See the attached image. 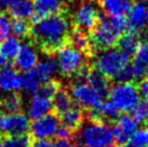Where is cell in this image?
I'll return each mask as SVG.
<instances>
[{
	"label": "cell",
	"mask_w": 148,
	"mask_h": 147,
	"mask_svg": "<svg viewBox=\"0 0 148 147\" xmlns=\"http://www.w3.org/2000/svg\"><path fill=\"white\" fill-rule=\"evenodd\" d=\"M30 33L35 41L48 52H53L65 45L70 34V24L64 15L54 14L33 23Z\"/></svg>",
	"instance_id": "cell-1"
},
{
	"label": "cell",
	"mask_w": 148,
	"mask_h": 147,
	"mask_svg": "<svg viewBox=\"0 0 148 147\" xmlns=\"http://www.w3.org/2000/svg\"><path fill=\"white\" fill-rule=\"evenodd\" d=\"M79 128V142L86 146L110 147L115 143L112 128L103 121H90Z\"/></svg>",
	"instance_id": "cell-2"
},
{
	"label": "cell",
	"mask_w": 148,
	"mask_h": 147,
	"mask_svg": "<svg viewBox=\"0 0 148 147\" xmlns=\"http://www.w3.org/2000/svg\"><path fill=\"white\" fill-rule=\"evenodd\" d=\"M130 63V56L118 48L105 49L95 60V69L107 78H114Z\"/></svg>",
	"instance_id": "cell-3"
},
{
	"label": "cell",
	"mask_w": 148,
	"mask_h": 147,
	"mask_svg": "<svg viewBox=\"0 0 148 147\" xmlns=\"http://www.w3.org/2000/svg\"><path fill=\"white\" fill-rule=\"evenodd\" d=\"M58 68L64 76H71L80 73L86 65L84 52L74 48L73 45H61L56 50Z\"/></svg>",
	"instance_id": "cell-4"
},
{
	"label": "cell",
	"mask_w": 148,
	"mask_h": 147,
	"mask_svg": "<svg viewBox=\"0 0 148 147\" xmlns=\"http://www.w3.org/2000/svg\"><path fill=\"white\" fill-rule=\"evenodd\" d=\"M110 101L122 113H131L140 101L137 87L132 82H117L109 89Z\"/></svg>",
	"instance_id": "cell-5"
},
{
	"label": "cell",
	"mask_w": 148,
	"mask_h": 147,
	"mask_svg": "<svg viewBox=\"0 0 148 147\" xmlns=\"http://www.w3.org/2000/svg\"><path fill=\"white\" fill-rule=\"evenodd\" d=\"M99 15L97 5L93 0H82L75 9L73 21L78 29L90 32L99 23Z\"/></svg>",
	"instance_id": "cell-6"
},
{
	"label": "cell",
	"mask_w": 148,
	"mask_h": 147,
	"mask_svg": "<svg viewBox=\"0 0 148 147\" xmlns=\"http://www.w3.org/2000/svg\"><path fill=\"white\" fill-rule=\"evenodd\" d=\"M91 32V47L93 45L96 50L109 49L117 45L119 36L112 29L108 20H106L103 15H99V23Z\"/></svg>",
	"instance_id": "cell-7"
},
{
	"label": "cell",
	"mask_w": 148,
	"mask_h": 147,
	"mask_svg": "<svg viewBox=\"0 0 148 147\" xmlns=\"http://www.w3.org/2000/svg\"><path fill=\"white\" fill-rule=\"evenodd\" d=\"M71 98L78 103L79 106L93 108L103 102L104 98L86 81H78L71 88Z\"/></svg>",
	"instance_id": "cell-8"
},
{
	"label": "cell",
	"mask_w": 148,
	"mask_h": 147,
	"mask_svg": "<svg viewBox=\"0 0 148 147\" xmlns=\"http://www.w3.org/2000/svg\"><path fill=\"white\" fill-rule=\"evenodd\" d=\"M30 121L29 118L24 114L13 113L5 114L0 117V132L8 136L26 134L29 131Z\"/></svg>",
	"instance_id": "cell-9"
},
{
	"label": "cell",
	"mask_w": 148,
	"mask_h": 147,
	"mask_svg": "<svg viewBox=\"0 0 148 147\" xmlns=\"http://www.w3.org/2000/svg\"><path fill=\"white\" fill-rule=\"evenodd\" d=\"M58 126L60 120L58 116L50 113L41 118L33 120L29 130L32 132L33 137L36 139H50L54 136Z\"/></svg>",
	"instance_id": "cell-10"
},
{
	"label": "cell",
	"mask_w": 148,
	"mask_h": 147,
	"mask_svg": "<svg viewBox=\"0 0 148 147\" xmlns=\"http://www.w3.org/2000/svg\"><path fill=\"white\" fill-rule=\"evenodd\" d=\"M127 14V30L134 33L144 32L148 26V5L143 1L132 3Z\"/></svg>",
	"instance_id": "cell-11"
},
{
	"label": "cell",
	"mask_w": 148,
	"mask_h": 147,
	"mask_svg": "<svg viewBox=\"0 0 148 147\" xmlns=\"http://www.w3.org/2000/svg\"><path fill=\"white\" fill-rule=\"evenodd\" d=\"M14 65L20 71L26 73L34 69L39 62V54L36 48L30 43L21 45L16 56L13 58Z\"/></svg>",
	"instance_id": "cell-12"
},
{
	"label": "cell",
	"mask_w": 148,
	"mask_h": 147,
	"mask_svg": "<svg viewBox=\"0 0 148 147\" xmlns=\"http://www.w3.org/2000/svg\"><path fill=\"white\" fill-rule=\"evenodd\" d=\"M137 127H138V123L136 122L135 119L132 116L127 115V113L119 115L117 118V124L112 128L115 141L118 144L122 145L137 130Z\"/></svg>",
	"instance_id": "cell-13"
},
{
	"label": "cell",
	"mask_w": 148,
	"mask_h": 147,
	"mask_svg": "<svg viewBox=\"0 0 148 147\" xmlns=\"http://www.w3.org/2000/svg\"><path fill=\"white\" fill-rule=\"evenodd\" d=\"M52 109V100L40 93H36L29 98L28 105L26 107V114L29 119L35 120L50 114Z\"/></svg>",
	"instance_id": "cell-14"
},
{
	"label": "cell",
	"mask_w": 148,
	"mask_h": 147,
	"mask_svg": "<svg viewBox=\"0 0 148 147\" xmlns=\"http://www.w3.org/2000/svg\"><path fill=\"white\" fill-rule=\"evenodd\" d=\"M23 77L12 66L5 65L0 69V91L18 92L22 89Z\"/></svg>",
	"instance_id": "cell-15"
},
{
	"label": "cell",
	"mask_w": 148,
	"mask_h": 147,
	"mask_svg": "<svg viewBox=\"0 0 148 147\" xmlns=\"http://www.w3.org/2000/svg\"><path fill=\"white\" fill-rule=\"evenodd\" d=\"M119 116V109L111 101L102 102L99 106L90 108L89 118L91 121H114Z\"/></svg>",
	"instance_id": "cell-16"
},
{
	"label": "cell",
	"mask_w": 148,
	"mask_h": 147,
	"mask_svg": "<svg viewBox=\"0 0 148 147\" xmlns=\"http://www.w3.org/2000/svg\"><path fill=\"white\" fill-rule=\"evenodd\" d=\"M33 4L34 15L39 19L61 13L63 5L60 0H33Z\"/></svg>",
	"instance_id": "cell-17"
},
{
	"label": "cell",
	"mask_w": 148,
	"mask_h": 147,
	"mask_svg": "<svg viewBox=\"0 0 148 147\" xmlns=\"http://www.w3.org/2000/svg\"><path fill=\"white\" fill-rule=\"evenodd\" d=\"M9 14L13 19L30 20L34 14V4L32 0H11L8 7Z\"/></svg>",
	"instance_id": "cell-18"
},
{
	"label": "cell",
	"mask_w": 148,
	"mask_h": 147,
	"mask_svg": "<svg viewBox=\"0 0 148 147\" xmlns=\"http://www.w3.org/2000/svg\"><path fill=\"white\" fill-rule=\"evenodd\" d=\"M99 5L108 16L125 15L132 5L131 0H99Z\"/></svg>",
	"instance_id": "cell-19"
},
{
	"label": "cell",
	"mask_w": 148,
	"mask_h": 147,
	"mask_svg": "<svg viewBox=\"0 0 148 147\" xmlns=\"http://www.w3.org/2000/svg\"><path fill=\"white\" fill-rule=\"evenodd\" d=\"M35 73L37 74L38 78L40 79L41 83L48 82L50 80H53L55 75L58 74V68L56 61L51 57H47L42 61L38 62L36 67L34 68Z\"/></svg>",
	"instance_id": "cell-20"
},
{
	"label": "cell",
	"mask_w": 148,
	"mask_h": 147,
	"mask_svg": "<svg viewBox=\"0 0 148 147\" xmlns=\"http://www.w3.org/2000/svg\"><path fill=\"white\" fill-rule=\"evenodd\" d=\"M117 43H118V48L121 51H123L125 54L131 56V55H134L140 45V36L137 35V33L127 30L125 33L121 35L120 38H118Z\"/></svg>",
	"instance_id": "cell-21"
},
{
	"label": "cell",
	"mask_w": 148,
	"mask_h": 147,
	"mask_svg": "<svg viewBox=\"0 0 148 147\" xmlns=\"http://www.w3.org/2000/svg\"><path fill=\"white\" fill-rule=\"evenodd\" d=\"M86 81L94 88L96 91H99L103 98H106L109 94V82L106 76L95 69L93 71L86 73Z\"/></svg>",
	"instance_id": "cell-22"
},
{
	"label": "cell",
	"mask_w": 148,
	"mask_h": 147,
	"mask_svg": "<svg viewBox=\"0 0 148 147\" xmlns=\"http://www.w3.org/2000/svg\"><path fill=\"white\" fill-rule=\"evenodd\" d=\"M82 120L83 113L79 105L78 106L73 105L67 111L61 115V121H62L63 126L69 128L71 130L78 129L82 124Z\"/></svg>",
	"instance_id": "cell-23"
},
{
	"label": "cell",
	"mask_w": 148,
	"mask_h": 147,
	"mask_svg": "<svg viewBox=\"0 0 148 147\" xmlns=\"http://www.w3.org/2000/svg\"><path fill=\"white\" fill-rule=\"evenodd\" d=\"M52 98H53V101H52L53 109L56 111L58 115L64 114L74 105L71 95L64 89H58Z\"/></svg>",
	"instance_id": "cell-24"
},
{
	"label": "cell",
	"mask_w": 148,
	"mask_h": 147,
	"mask_svg": "<svg viewBox=\"0 0 148 147\" xmlns=\"http://www.w3.org/2000/svg\"><path fill=\"white\" fill-rule=\"evenodd\" d=\"M23 77V82H22V89L23 92L27 95H34L39 91L41 87V81L38 78L37 74L35 73V70L32 69L29 71H26L24 75H22Z\"/></svg>",
	"instance_id": "cell-25"
},
{
	"label": "cell",
	"mask_w": 148,
	"mask_h": 147,
	"mask_svg": "<svg viewBox=\"0 0 148 147\" xmlns=\"http://www.w3.org/2000/svg\"><path fill=\"white\" fill-rule=\"evenodd\" d=\"M20 48H21L20 39L15 36H9L0 41V53L7 60H13L16 56Z\"/></svg>",
	"instance_id": "cell-26"
},
{
	"label": "cell",
	"mask_w": 148,
	"mask_h": 147,
	"mask_svg": "<svg viewBox=\"0 0 148 147\" xmlns=\"http://www.w3.org/2000/svg\"><path fill=\"white\" fill-rule=\"evenodd\" d=\"M68 40L70 42V45H73L74 48L80 50L82 52H86V51L91 49L90 38L88 37L86 32H83V30L77 29L71 34H69Z\"/></svg>",
	"instance_id": "cell-27"
},
{
	"label": "cell",
	"mask_w": 148,
	"mask_h": 147,
	"mask_svg": "<svg viewBox=\"0 0 148 147\" xmlns=\"http://www.w3.org/2000/svg\"><path fill=\"white\" fill-rule=\"evenodd\" d=\"M2 103V108L5 110L7 114L18 113L22 109V98L15 92L9 94L4 98Z\"/></svg>",
	"instance_id": "cell-28"
},
{
	"label": "cell",
	"mask_w": 148,
	"mask_h": 147,
	"mask_svg": "<svg viewBox=\"0 0 148 147\" xmlns=\"http://www.w3.org/2000/svg\"><path fill=\"white\" fill-rule=\"evenodd\" d=\"M11 33L18 39H24L30 33L29 24L26 20L14 19V21L11 22Z\"/></svg>",
	"instance_id": "cell-29"
},
{
	"label": "cell",
	"mask_w": 148,
	"mask_h": 147,
	"mask_svg": "<svg viewBox=\"0 0 148 147\" xmlns=\"http://www.w3.org/2000/svg\"><path fill=\"white\" fill-rule=\"evenodd\" d=\"M132 117L135 119V121L138 124H144L148 120V102H138L133 109H132Z\"/></svg>",
	"instance_id": "cell-30"
},
{
	"label": "cell",
	"mask_w": 148,
	"mask_h": 147,
	"mask_svg": "<svg viewBox=\"0 0 148 147\" xmlns=\"http://www.w3.org/2000/svg\"><path fill=\"white\" fill-rule=\"evenodd\" d=\"M32 139L28 135H16V136H9L3 142L2 147H30Z\"/></svg>",
	"instance_id": "cell-31"
},
{
	"label": "cell",
	"mask_w": 148,
	"mask_h": 147,
	"mask_svg": "<svg viewBox=\"0 0 148 147\" xmlns=\"http://www.w3.org/2000/svg\"><path fill=\"white\" fill-rule=\"evenodd\" d=\"M108 22L112 29L116 32L118 36H121L123 33L127 30V20L124 15H114V16H109Z\"/></svg>",
	"instance_id": "cell-32"
},
{
	"label": "cell",
	"mask_w": 148,
	"mask_h": 147,
	"mask_svg": "<svg viewBox=\"0 0 148 147\" xmlns=\"http://www.w3.org/2000/svg\"><path fill=\"white\" fill-rule=\"evenodd\" d=\"M133 143H135L140 147H148V128H142L131 135L130 137Z\"/></svg>",
	"instance_id": "cell-33"
},
{
	"label": "cell",
	"mask_w": 148,
	"mask_h": 147,
	"mask_svg": "<svg viewBox=\"0 0 148 147\" xmlns=\"http://www.w3.org/2000/svg\"><path fill=\"white\" fill-rule=\"evenodd\" d=\"M11 34V21L7 14L0 11V41L10 36Z\"/></svg>",
	"instance_id": "cell-34"
},
{
	"label": "cell",
	"mask_w": 148,
	"mask_h": 147,
	"mask_svg": "<svg viewBox=\"0 0 148 147\" xmlns=\"http://www.w3.org/2000/svg\"><path fill=\"white\" fill-rule=\"evenodd\" d=\"M58 90V82L53 81V80H50L48 82H45L42 83L40 89L37 93H40L45 96H48V98H52L53 95L55 94V92Z\"/></svg>",
	"instance_id": "cell-35"
},
{
	"label": "cell",
	"mask_w": 148,
	"mask_h": 147,
	"mask_svg": "<svg viewBox=\"0 0 148 147\" xmlns=\"http://www.w3.org/2000/svg\"><path fill=\"white\" fill-rule=\"evenodd\" d=\"M114 79L117 82H132L133 80H135L134 74H133V70H132V66L130 64L127 65L121 71H119L116 75Z\"/></svg>",
	"instance_id": "cell-36"
},
{
	"label": "cell",
	"mask_w": 148,
	"mask_h": 147,
	"mask_svg": "<svg viewBox=\"0 0 148 147\" xmlns=\"http://www.w3.org/2000/svg\"><path fill=\"white\" fill-rule=\"evenodd\" d=\"M54 136L58 139H70L73 137V130L65 126H58Z\"/></svg>",
	"instance_id": "cell-37"
},
{
	"label": "cell",
	"mask_w": 148,
	"mask_h": 147,
	"mask_svg": "<svg viewBox=\"0 0 148 147\" xmlns=\"http://www.w3.org/2000/svg\"><path fill=\"white\" fill-rule=\"evenodd\" d=\"M137 89H138L140 96L144 98L145 101L148 102V77H145L140 80V86Z\"/></svg>",
	"instance_id": "cell-38"
},
{
	"label": "cell",
	"mask_w": 148,
	"mask_h": 147,
	"mask_svg": "<svg viewBox=\"0 0 148 147\" xmlns=\"http://www.w3.org/2000/svg\"><path fill=\"white\" fill-rule=\"evenodd\" d=\"M30 147H55V145L49 139H37L35 143H32Z\"/></svg>",
	"instance_id": "cell-39"
},
{
	"label": "cell",
	"mask_w": 148,
	"mask_h": 147,
	"mask_svg": "<svg viewBox=\"0 0 148 147\" xmlns=\"http://www.w3.org/2000/svg\"><path fill=\"white\" fill-rule=\"evenodd\" d=\"M55 147H74L70 139H58L56 143H54Z\"/></svg>",
	"instance_id": "cell-40"
},
{
	"label": "cell",
	"mask_w": 148,
	"mask_h": 147,
	"mask_svg": "<svg viewBox=\"0 0 148 147\" xmlns=\"http://www.w3.org/2000/svg\"><path fill=\"white\" fill-rule=\"evenodd\" d=\"M10 2H11V0H0V11L7 10Z\"/></svg>",
	"instance_id": "cell-41"
},
{
	"label": "cell",
	"mask_w": 148,
	"mask_h": 147,
	"mask_svg": "<svg viewBox=\"0 0 148 147\" xmlns=\"http://www.w3.org/2000/svg\"><path fill=\"white\" fill-rule=\"evenodd\" d=\"M122 147H140V146H137L135 143H133L131 139H129L127 142H124V143L122 144Z\"/></svg>",
	"instance_id": "cell-42"
},
{
	"label": "cell",
	"mask_w": 148,
	"mask_h": 147,
	"mask_svg": "<svg viewBox=\"0 0 148 147\" xmlns=\"http://www.w3.org/2000/svg\"><path fill=\"white\" fill-rule=\"evenodd\" d=\"M5 65H7V58L0 53V69H1L2 67H4Z\"/></svg>",
	"instance_id": "cell-43"
},
{
	"label": "cell",
	"mask_w": 148,
	"mask_h": 147,
	"mask_svg": "<svg viewBox=\"0 0 148 147\" xmlns=\"http://www.w3.org/2000/svg\"><path fill=\"white\" fill-rule=\"evenodd\" d=\"M76 147H89V146H86V145H84V144H78V145H77V146Z\"/></svg>",
	"instance_id": "cell-44"
},
{
	"label": "cell",
	"mask_w": 148,
	"mask_h": 147,
	"mask_svg": "<svg viewBox=\"0 0 148 147\" xmlns=\"http://www.w3.org/2000/svg\"><path fill=\"white\" fill-rule=\"evenodd\" d=\"M2 145H3V141H2L1 136H0V147H2Z\"/></svg>",
	"instance_id": "cell-45"
},
{
	"label": "cell",
	"mask_w": 148,
	"mask_h": 147,
	"mask_svg": "<svg viewBox=\"0 0 148 147\" xmlns=\"http://www.w3.org/2000/svg\"><path fill=\"white\" fill-rule=\"evenodd\" d=\"M62 3H65V2H67V1H69V0H60Z\"/></svg>",
	"instance_id": "cell-46"
},
{
	"label": "cell",
	"mask_w": 148,
	"mask_h": 147,
	"mask_svg": "<svg viewBox=\"0 0 148 147\" xmlns=\"http://www.w3.org/2000/svg\"><path fill=\"white\" fill-rule=\"evenodd\" d=\"M1 110H2V103L0 102V113H1Z\"/></svg>",
	"instance_id": "cell-47"
},
{
	"label": "cell",
	"mask_w": 148,
	"mask_h": 147,
	"mask_svg": "<svg viewBox=\"0 0 148 147\" xmlns=\"http://www.w3.org/2000/svg\"><path fill=\"white\" fill-rule=\"evenodd\" d=\"M146 123H147V124H148V120H147V122H146Z\"/></svg>",
	"instance_id": "cell-48"
},
{
	"label": "cell",
	"mask_w": 148,
	"mask_h": 147,
	"mask_svg": "<svg viewBox=\"0 0 148 147\" xmlns=\"http://www.w3.org/2000/svg\"><path fill=\"white\" fill-rule=\"evenodd\" d=\"M110 147H114V145H112V146H110Z\"/></svg>",
	"instance_id": "cell-49"
}]
</instances>
